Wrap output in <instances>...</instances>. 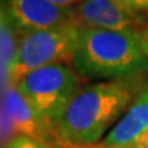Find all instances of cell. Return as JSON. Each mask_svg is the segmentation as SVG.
<instances>
[{"mask_svg":"<svg viewBox=\"0 0 148 148\" xmlns=\"http://www.w3.org/2000/svg\"><path fill=\"white\" fill-rule=\"evenodd\" d=\"M132 78L106 79L81 86L55 125L60 145L86 147L99 143L140 93L138 84Z\"/></svg>","mask_w":148,"mask_h":148,"instance_id":"cell-1","label":"cell"},{"mask_svg":"<svg viewBox=\"0 0 148 148\" xmlns=\"http://www.w3.org/2000/svg\"><path fill=\"white\" fill-rule=\"evenodd\" d=\"M84 79H115L148 73V56L136 33L81 27L71 62Z\"/></svg>","mask_w":148,"mask_h":148,"instance_id":"cell-2","label":"cell"},{"mask_svg":"<svg viewBox=\"0 0 148 148\" xmlns=\"http://www.w3.org/2000/svg\"><path fill=\"white\" fill-rule=\"evenodd\" d=\"M82 79L73 66L53 63L25 74L15 86L30 103L44 125L55 133L58 118L81 88Z\"/></svg>","mask_w":148,"mask_h":148,"instance_id":"cell-3","label":"cell"},{"mask_svg":"<svg viewBox=\"0 0 148 148\" xmlns=\"http://www.w3.org/2000/svg\"><path fill=\"white\" fill-rule=\"evenodd\" d=\"M81 25L66 22L58 26L19 33L16 58L11 73V85L25 74L53 63L71 64L81 34Z\"/></svg>","mask_w":148,"mask_h":148,"instance_id":"cell-4","label":"cell"},{"mask_svg":"<svg viewBox=\"0 0 148 148\" xmlns=\"http://www.w3.org/2000/svg\"><path fill=\"white\" fill-rule=\"evenodd\" d=\"M73 12L75 22L85 27L136 33L144 23L114 0H81Z\"/></svg>","mask_w":148,"mask_h":148,"instance_id":"cell-5","label":"cell"},{"mask_svg":"<svg viewBox=\"0 0 148 148\" xmlns=\"http://www.w3.org/2000/svg\"><path fill=\"white\" fill-rule=\"evenodd\" d=\"M7 11L19 33L75 22L73 7H62L49 0H10Z\"/></svg>","mask_w":148,"mask_h":148,"instance_id":"cell-6","label":"cell"},{"mask_svg":"<svg viewBox=\"0 0 148 148\" xmlns=\"http://www.w3.org/2000/svg\"><path fill=\"white\" fill-rule=\"evenodd\" d=\"M3 90L1 116H5L14 127L16 136H27L53 147H60L58 137L48 129L23 97L15 85H8Z\"/></svg>","mask_w":148,"mask_h":148,"instance_id":"cell-7","label":"cell"},{"mask_svg":"<svg viewBox=\"0 0 148 148\" xmlns=\"http://www.w3.org/2000/svg\"><path fill=\"white\" fill-rule=\"evenodd\" d=\"M148 132V88L141 90L130 103L121 119L103 138L106 148H129Z\"/></svg>","mask_w":148,"mask_h":148,"instance_id":"cell-8","label":"cell"},{"mask_svg":"<svg viewBox=\"0 0 148 148\" xmlns=\"http://www.w3.org/2000/svg\"><path fill=\"white\" fill-rule=\"evenodd\" d=\"M0 47H1V89L11 85V73L16 58L19 30L15 27L7 8H1L0 22Z\"/></svg>","mask_w":148,"mask_h":148,"instance_id":"cell-9","label":"cell"},{"mask_svg":"<svg viewBox=\"0 0 148 148\" xmlns=\"http://www.w3.org/2000/svg\"><path fill=\"white\" fill-rule=\"evenodd\" d=\"M125 10L138 18L141 22L148 23V0H114Z\"/></svg>","mask_w":148,"mask_h":148,"instance_id":"cell-10","label":"cell"},{"mask_svg":"<svg viewBox=\"0 0 148 148\" xmlns=\"http://www.w3.org/2000/svg\"><path fill=\"white\" fill-rule=\"evenodd\" d=\"M5 148H62V147H53L47 143H42L40 140H36L33 137L27 136H16Z\"/></svg>","mask_w":148,"mask_h":148,"instance_id":"cell-11","label":"cell"},{"mask_svg":"<svg viewBox=\"0 0 148 148\" xmlns=\"http://www.w3.org/2000/svg\"><path fill=\"white\" fill-rule=\"evenodd\" d=\"M136 36H137L138 41L141 44L145 55L148 56V23H143L141 25V27L136 32Z\"/></svg>","mask_w":148,"mask_h":148,"instance_id":"cell-12","label":"cell"},{"mask_svg":"<svg viewBox=\"0 0 148 148\" xmlns=\"http://www.w3.org/2000/svg\"><path fill=\"white\" fill-rule=\"evenodd\" d=\"M49 1H52L58 5H62V7H73L77 3H79L81 0H49Z\"/></svg>","mask_w":148,"mask_h":148,"instance_id":"cell-13","label":"cell"},{"mask_svg":"<svg viewBox=\"0 0 148 148\" xmlns=\"http://www.w3.org/2000/svg\"><path fill=\"white\" fill-rule=\"evenodd\" d=\"M129 148H148V132L138 140L137 143L133 144L132 147H129Z\"/></svg>","mask_w":148,"mask_h":148,"instance_id":"cell-14","label":"cell"},{"mask_svg":"<svg viewBox=\"0 0 148 148\" xmlns=\"http://www.w3.org/2000/svg\"><path fill=\"white\" fill-rule=\"evenodd\" d=\"M62 148H106L104 145H101L100 143L93 144V145H86V147H70V145H60Z\"/></svg>","mask_w":148,"mask_h":148,"instance_id":"cell-15","label":"cell"}]
</instances>
